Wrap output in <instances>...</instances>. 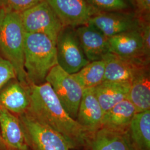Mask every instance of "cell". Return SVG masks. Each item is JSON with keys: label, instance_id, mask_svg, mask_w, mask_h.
<instances>
[{"label": "cell", "instance_id": "1", "mask_svg": "<svg viewBox=\"0 0 150 150\" xmlns=\"http://www.w3.org/2000/svg\"><path fill=\"white\" fill-rule=\"evenodd\" d=\"M29 92L30 103L27 113L61 134L71 150L86 149L90 135L67 112L48 82L29 85Z\"/></svg>", "mask_w": 150, "mask_h": 150}, {"label": "cell", "instance_id": "2", "mask_svg": "<svg viewBox=\"0 0 150 150\" xmlns=\"http://www.w3.org/2000/svg\"><path fill=\"white\" fill-rule=\"evenodd\" d=\"M57 64L56 44L43 34L25 33L24 67L29 85L45 82L49 72Z\"/></svg>", "mask_w": 150, "mask_h": 150}, {"label": "cell", "instance_id": "3", "mask_svg": "<svg viewBox=\"0 0 150 150\" xmlns=\"http://www.w3.org/2000/svg\"><path fill=\"white\" fill-rule=\"evenodd\" d=\"M25 35L20 14L5 12L0 23V54L13 66L17 80L28 86L24 67Z\"/></svg>", "mask_w": 150, "mask_h": 150}, {"label": "cell", "instance_id": "4", "mask_svg": "<svg viewBox=\"0 0 150 150\" xmlns=\"http://www.w3.org/2000/svg\"><path fill=\"white\" fill-rule=\"evenodd\" d=\"M46 82L52 87L67 112L76 120L84 90L72 74L67 73L57 64L49 72Z\"/></svg>", "mask_w": 150, "mask_h": 150}, {"label": "cell", "instance_id": "5", "mask_svg": "<svg viewBox=\"0 0 150 150\" xmlns=\"http://www.w3.org/2000/svg\"><path fill=\"white\" fill-rule=\"evenodd\" d=\"M20 16L25 33L43 34L56 44L64 26L45 0L23 12Z\"/></svg>", "mask_w": 150, "mask_h": 150}, {"label": "cell", "instance_id": "6", "mask_svg": "<svg viewBox=\"0 0 150 150\" xmlns=\"http://www.w3.org/2000/svg\"><path fill=\"white\" fill-rule=\"evenodd\" d=\"M18 118L31 150H71L69 142L61 134L39 122L28 113L22 114Z\"/></svg>", "mask_w": 150, "mask_h": 150}, {"label": "cell", "instance_id": "7", "mask_svg": "<svg viewBox=\"0 0 150 150\" xmlns=\"http://www.w3.org/2000/svg\"><path fill=\"white\" fill-rule=\"evenodd\" d=\"M57 64L70 74H74L88 64L74 27H64L56 43Z\"/></svg>", "mask_w": 150, "mask_h": 150}, {"label": "cell", "instance_id": "8", "mask_svg": "<svg viewBox=\"0 0 150 150\" xmlns=\"http://www.w3.org/2000/svg\"><path fill=\"white\" fill-rule=\"evenodd\" d=\"M54 10L64 27H79L88 24L100 11L88 0H45Z\"/></svg>", "mask_w": 150, "mask_h": 150}, {"label": "cell", "instance_id": "9", "mask_svg": "<svg viewBox=\"0 0 150 150\" xmlns=\"http://www.w3.org/2000/svg\"><path fill=\"white\" fill-rule=\"evenodd\" d=\"M141 17L134 12H99L88 23L96 27L107 38L139 30Z\"/></svg>", "mask_w": 150, "mask_h": 150}, {"label": "cell", "instance_id": "10", "mask_svg": "<svg viewBox=\"0 0 150 150\" xmlns=\"http://www.w3.org/2000/svg\"><path fill=\"white\" fill-rule=\"evenodd\" d=\"M102 59L105 62L103 81L109 82H131L141 70L150 64L142 61L124 59L111 52Z\"/></svg>", "mask_w": 150, "mask_h": 150}, {"label": "cell", "instance_id": "11", "mask_svg": "<svg viewBox=\"0 0 150 150\" xmlns=\"http://www.w3.org/2000/svg\"><path fill=\"white\" fill-rule=\"evenodd\" d=\"M108 42L110 51L112 54L124 59L150 63V61L146 59L144 56L139 29L108 38Z\"/></svg>", "mask_w": 150, "mask_h": 150}, {"label": "cell", "instance_id": "12", "mask_svg": "<svg viewBox=\"0 0 150 150\" xmlns=\"http://www.w3.org/2000/svg\"><path fill=\"white\" fill-rule=\"evenodd\" d=\"M105 112L97 99L94 88L83 90L76 121L90 135L101 128Z\"/></svg>", "mask_w": 150, "mask_h": 150}, {"label": "cell", "instance_id": "13", "mask_svg": "<svg viewBox=\"0 0 150 150\" xmlns=\"http://www.w3.org/2000/svg\"><path fill=\"white\" fill-rule=\"evenodd\" d=\"M81 46L90 62L102 60L110 53L108 38L90 24L75 28Z\"/></svg>", "mask_w": 150, "mask_h": 150}, {"label": "cell", "instance_id": "14", "mask_svg": "<svg viewBox=\"0 0 150 150\" xmlns=\"http://www.w3.org/2000/svg\"><path fill=\"white\" fill-rule=\"evenodd\" d=\"M0 133L8 150H31L20 118L1 106Z\"/></svg>", "mask_w": 150, "mask_h": 150}, {"label": "cell", "instance_id": "15", "mask_svg": "<svg viewBox=\"0 0 150 150\" xmlns=\"http://www.w3.org/2000/svg\"><path fill=\"white\" fill-rule=\"evenodd\" d=\"M30 103L29 86L17 79L10 81L0 91V106L12 113L20 116L26 112Z\"/></svg>", "mask_w": 150, "mask_h": 150}, {"label": "cell", "instance_id": "16", "mask_svg": "<svg viewBox=\"0 0 150 150\" xmlns=\"http://www.w3.org/2000/svg\"><path fill=\"white\" fill-rule=\"evenodd\" d=\"M86 149L88 150H136L128 131L119 132L102 128L90 137Z\"/></svg>", "mask_w": 150, "mask_h": 150}, {"label": "cell", "instance_id": "17", "mask_svg": "<svg viewBox=\"0 0 150 150\" xmlns=\"http://www.w3.org/2000/svg\"><path fill=\"white\" fill-rule=\"evenodd\" d=\"M137 113L132 103L126 99L104 113L101 128L119 132L127 131Z\"/></svg>", "mask_w": 150, "mask_h": 150}, {"label": "cell", "instance_id": "18", "mask_svg": "<svg viewBox=\"0 0 150 150\" xmlns=\"http://www.w3.org/2000/svg\"><path fill=\"white\" fill-rule=\"evenodd\" d=\"M137 112L150 110V66L141 70L131 82L127 96Z\"/></svg>", "mask_w": 150, "mask_h": 150}, {"label": "cell", "instance_id": "19", "mask_svg": "<svg viewBox=\"0 0 150 150\" xmlns=\"http://www.w3.org/2000/svg\"><path fill=\"white\" fill-rule=\"evenodd\" d=\"M131 82L103 81L94 87L97 99L105 112L127 98Z\"/></svg>", "mask_w": 150, "mask_h": 150}, {"label": "cell", "instance_id": "20", "mask_svg": "<svg viewBox=\"0 0 150 150\" xmlns=\"http://www.w3.org/2000/svg\"><path fill=\"white\" fill-rule=\"evenodd\" d=\"M128 132L136 150H150V110L134 115Z\"/></svg>", "mask_w": 150, "mask_h": 150}, {"label": "cell", "instance_id": "21", "mask_svg": "<svg viewBox=\"0 0 150 150\" xmlns=\"http://www.w3.org/2000/svg\"><path fill=\"white\" fill-rule=\"evenodd\" d=\"M105 62L102 60L90 62L79 72L72 74L83 90L94 88L104 80Z\"/></svg>", "mask_w": 150, "mask_h": 150}, {"label": "cell", "instance_id": "22", "mask_svg": "<svg viewBox=\"0 0 150 150\" xmlns=\"http://www.w3.org/2000/svg\"><path fill=\"white\" fill-rule=\"evenodd\" d=\"M88 1L96 9L100 12H123L136 13L134 5L131 0Z\"/></svg>", "mask_w": 150, "mask_h": 150}, {"label": "cell", "instance_id": "23", "mask_svg": "<svg viewBox=\"0 0 150 150\" xmlns=\"http://www.w3.org/2000/svg\"><path fill=\"white\" fill-rule=\"evenodd\" d=\"M44 0H0V7L5 12L20 14Z\"/></svg>", "mask_w": 150, "mask_h": 150}, {"label": "cell", "instance_id": "24", "mask_svg": "<svg viewBox=\"0 0 150 150\" xmlns=\"http://www.w3.org/2000/svg\"><path fill=\"white\" fill-rule=\"evenodd\" d=\"M15 79H17V76L13 66L0 54V91L10 81Z\"/></svg>", "mask_w": 150, "mask_h": 150}, {"label": "cell", "instance_id": "25", "mask_svg": "<svg viewBox=\"0 0 150 150\" xmlns=\"http://www.w3.org/2000/svg\"><path fill=\"white\" fill-rule=\"evenodd\" d=\"M139 31L142 40L143 51L146 59L150 61V18L141 17Z\"/></svg>", "mask_w": 150, "mask_h": 150}, {"label": "cell", "instance_id": "26", "mask_svg": "<svg viewBox=\"0 0 150 150\" xmlns=\"http://www.w3.org/2000/svg\"><path fill=\"white\" fill-rule=\"evenodd\" d=\"M138 16L144 18H150V0H131Z\"/></svg>", "mask_w": 150, "mask_h": 150}, {"label": "cell", "instance_id": "27", "mask_svg": "<svg viewBox=\"0 0 150 150\" xmlns=\"http://www.w3.org/2000/svg\"><path fill=\"white\" fill-rule=\"evenodd\" d=\"M0 149L1 150H8L7 147L6 146L4 140L1 137V133H0Z\"/></svg>", "mask_w": 150, "mask_h": 150}, {"label": "cell", "instance_id": "28", "mask_svg": "<svg viewBox=\"0 0 150 150\" xmlns=\"http://www.w3.org/2000/svg\"><path fill=\"white\" fill-rule=\"evenodd\" d=\"M5 14V12L4 11V10L0 7V23H1V22L2 21V19H3L4 17Z\"/></svg>", "mask_w": 150, "mask_h": 150}, {"label": "cell", "instance_id": "29", "mask_svg": "<svg viewBox=\"0 0 150 150\" xmlns=\"http://www.w3.org/2000/svg\"><path fill=\"white\" fill-rule=\"evenodd\" d=\"M85 150H88V149H85Z\"/></svg>", "mask_w": 150, "mask_h": 150}, {"label": "cell", "instance_id": "30", "mask_svg": "<svg viewBox=\"0 0 150 150\" xmlns=\"http://www.w3.org/2000/svg\"><path fill=\"white\" fill-rule=\"evenodd\" d=\"M0 150H1V149H0Z\"/></svg>", "mask_w": 150, "mask_h": 150}]
</instances>
